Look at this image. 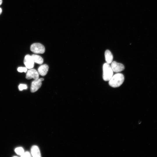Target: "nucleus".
Segmentation results:
<instances>
[{
  "label": "nucleus",
  "mask_w": 157,
  "mask_h": 157,
  "mask_svg": "<svg viewBox=\"0 0 157 157\" xmlns=\"http://www.w3.org/2000/svg\"><path fill=\"white\" fill-rule=\"evenodd\" d=\"M30 50L35 53L42 54L45 51V48L42 44L35 43L33 44L31 46Z\"/></svg>",
  "instance_id": "obj_3"
},
{
  "label": "nucleus",
  "mask_w": 157,
  "mask_h": 157,
  "mask_svg": "<svg viewBox=\"0 0 157 157\" xmlns=\"http://www.w3.org/2000/svg\"><path fill=\"white\" fill-rule=\"evenodd\" d=\"M32 156L33 157H41V153L38 147L36 145L32 146L31 149Z\"/></svg>",
  "instance_id": "obj_9"
},
{
  "label": "nucleus",
  "mask_w": 157,
  "mask_h": 157,
  "mask_svg": "<svg viewBox=\"0 0 157 157\" xmlns=\"http://www.w3.org/2000/svg\"><path fill=\"white\" fill-rule=\"evenodd\" d=\"M21 157H31V156L30 153L29 152L26 151L21 156Z\"/></svg>",
  "instance_id": "obj_15"
},
{
  "label": "nucleus",
  "mask_w": 157,
  "mask_h": 157,
  "mask_svg": "<svg viewBox=\"0 0 157 157\" xmlns=\"http://www.w3.org/2000/svg\"><path fill=\"white\" fill-rule=\"evenodd\" d=\"M2 0H0V5L2 4Z\"/></svg>",
  "instance_id": "obj_17"
},
{
  "label": "nucleus",
  "mask_w": 157,
  "mask_h": 157,
  "mask_svg": "<svg viewBox=\"0 0 157 157\" xmlns=\"http://www.w3.org/2000/svg\"><path fill=\"white\" fill-rule=\"evenodd\" d=\"M18 72H26L27 71V68L25 67H20L17 68Z\"/></svg>",
  "instance_id": "obj_13"
},
{
  "label": "nucleus",
  "mask_w": 157,
  "mask_h": 157,
  "mask_svg": "<svg viewBox=\"0 0 157 157\" xmlns=\"http://www.w3.org/2000/svg\"><path fill=\"white\" fill-rule=\"evenodd\" d=\"M31 56L34 62L39 64H41L43 63V59L41 56L34 54Z\"/></svg>",
  "instance_id": "obj_11"
},
{
  "label": "nucleus",
  "mask_w": 157,
  "mask_h": 157,
  "mask_svg": "<svg viewBox=\"0 0 157 157\" xmlns=\"http://www.w3.org/2000/svg\"><path fill=\"white\" fill-rule=\"evenodd\" d=\"M44 80L43 78L34 80L32 82L31 87V91L32 92H34L37 91L42 85V81Z\"/></svg>",
  "instance_id": "obj_4"
},
{
  "label": "nucleus",
  "mask_w": 157,
  "mask_h": 157,
  "mask_svg": "<svg viewBox=\"0 0 157 157\" xmlns=\"http://www.w3.org/2000/svg\"><path fill=\"white\" fill-rule=\"evenodd\" d=\"M34 63L31 56L27 54L25 56L24 63L27 69L32 68L34 66Z\"/></svg>",
  "instance_id": "obj_6"
},
{
  "label": "nucleus",
  "mask_w": 157,
  "mask_h": 157,
  "mask_svg": "<svg viewBox=\"0 0 157 157\" xmlns=\"http://www.w3.org/2000/svg\"><path fill=\"white\" fill-rule=\"evenodd\" d=\"M103 78L105 81H109L113 76V71L109 64L104 63L103 67Z\"/></svg>",
  "instance_id": "obj_2"
},
{
  "label": "nucleus",
  "mask_w": 157,
  "mask_h": 157,
  "mask_svg": "<svg viewBox=\"0 0 157 157\" xmlns=\"http://www.w3.org/2000/svg\"><path fill=\"white\" fill-rule=\"evenodd\" d=\"M105 57L106 63L110 64L112 62L113 58L112 54L108 50H106L105 52Z\"/></svg>",
  "instance_id": "obj_10"
},
{
  "label": "nucleus",
  "mask_w": 157,
  "mask_h": 157,
  "mask_svg": "<svg viewBox=\"0 0 157 157\" xmlns=\"http://www.w3.org/2000/svg\"><path fill=\"white\" fill-rule=\"evenodd\" d=\"M124 79V76L122 74H116L109 81V85L113 88L119 87L123 83Z\"/></svg>",
  "instance_id": "obj_1"
},
{
  "label": "nucleus",
  "mask_w": 157,
  "mask_h": 157,
  "mask_svg": "<svg viewBox=\"0 0 157 157\" xmlns=\"http://www.w3.org/2000/svg\"><path fill=\"white\" fill-rule=\"evenodd\" d=\"M27 86L26 84H20L19 86V89L20 90H22L24 89H26L27 88Z\"/></svg>",
  "instance_id": "obj_14"
},
{
  "label": "nucleus",
  "mask_w": 157,
  "mask_h": 157,
  "mask_svg": "<svg viewBox=\"0 0 157 157\" xmlns=\"http://www.w3.org/2000/svg\"><path fill=\"white\" fill-rule=\"evenodd\" d=\"M15 151L18 155L20 156L24 153V150L23 148L21 147L16 148L15 149Z\"/></svg>",
  "instance_id": "obj_12"
},
{
  "label": "nucleus",
  "mask_w": 157,
  "mask_h": 157,
  "mask_svg": "<svg viewBox=\"0 0 157 157\" xmlns=\"http://www.w3.org/2000/svg\"><path fill=\"white\" fill-rule=\"evenodd\" d=\"M39 74L38 72L34 69H30L26 73V78L27 79L33 78L36 80L39 78Z\"/></svg>",
  "instance_id": "obj_5"
},
{
  "label": "nucleus",
  "mask_w": 157,
  "mask_h": 157,
  "mask_svg": "<svg viewBox=\"0 0 157 157\" xmlns=\"http://www.w3.org/2000/svg\"><path fill=\"white\" fill-rule=\"evenodd\" d=\"M2 12V9L0 8V15L1 14Z\"/></svg>",
  "instance_id": "obj_16"
},
{
  "label": "nucleus",
  "mask_w": 157,
  "mask_h": 157,
  "mask_svg": "<svg viewBox=\"0 0 157 157\" xmlns=\"http://www.w3.org/2000/svg\"><path fill=\"white\" fill-rule=\"evenodd\" d=\"M111 63V67L114 72H120L124 69V66L122 64L117 63L115 61L112 62Z\"/></svg>",
  "instance_id": "obj_7"
},
{
  "label": "nucleus",
  "mask_w": 157,
  "mask_h": 157,
  "mask_svg": "<svg viewBox=\"0 0 157 157\" xmlns=\"http://www.w3.org/2000/svg\"><path fill=\"white\" fill-rule=\"evenodd\" d=\"M49 69L48 66L46 64L40 65L38 68V72L39 74L42 76H44L47 73Z\"/></svg>",
  "instance_id": "obj_8"
}]
</instances>
